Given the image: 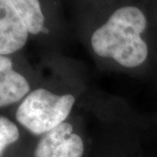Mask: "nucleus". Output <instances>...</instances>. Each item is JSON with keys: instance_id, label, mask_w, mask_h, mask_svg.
<instances>
[{"instance_id": "nucleus-1", "label": "nucleus", "mask_w": 157, "mask_h": 157, "mask_svg": "<svg viewBox=\"0 0 157 157\" xmlns=\"http://www.w3.org/2000/svg\"><path fill=\"white\" fill-rule=\"evenodd\" d=\"M88 14L93 22L89 35L93 55L126 69L148 61L147 35L157 21V0H113Z\"/></svg>"}, {"instance_id": "nucleus-2", "label": "nucleus", "mask_w": 157, "mask_h": 157, "mask_svg": "<svg viewBox=\"0 0 157 157\" xmlns=\"http://www.w3.org/2000/svg\"><path fill=\"white\" fill-rule=\"evenodd\" d=\"M74 102L72 94H55L39 88L21 101L16 111V120L33 134H46L64 123Z\"/></svg>"}, {"instance_id": "nucleus-3", "label": "nucleus", "mask_w": 157, "mask_h": 157, "mask_svg": "<svg viewBox=\"0 0 157 157\" xmlns=\"http://www.w3.org/2000/svg\"><path fill=\"white\" fill-rule=\"evenodd\" d=\"M83 140L69 123H62L44 137L36 147V157H82Z\"/></svg>"}, {"instance_id": "nucleus-4", "label": "nucleus", "mask_w": 157, "mask_h": 157, "mask_svg": "<svg viewBox=\"0 0 157 157\" xmlns=\"http://www.w3.org/2000/svg\"><path fill=\"white\" fill-rule=\"evenodd\" d=\"M29 29L10 0H0V55L6 56L22 49Z\"/></svg>"}, {"instance_id": "nucleus-5", "label": "nucleus", "mask_w": 157, "mask_h": 157, "mask_svg": "<svg viewBox=\"0 0 157 157\" xmlns=\"http://www.w3.org/2000/svg\"><path fill=\"white\" fill-rule=\"evenodd\" d=\"M29 92V83L13 69L8 57L0 55V108L21 101Z\"/></svg>"}, {"instance_id": "nucleus-6", "label": "nucleus", "mask_w": 157, "mask_h": 157, "mask_svg": "<svg viewBox=\"0 0 157 157\" xmlns=\"http://www.w3.org/2000/svg\"><path fill=\"white\" fill-rule=\"evenodd\" d=\"M25 21L31 35L48 34L46 15L41 0H10Z\"/></svg>"}, {"instance_id": "nucleus-7", "label": "nucleus", "mask_w": 157, "mask_h": 157, "mask_svg": "<svg viewBox=\"0 0 157 157\" xmlns=\"http://www.w3.org/2000/svg\"><path fill=\"white\" fill-rule=\"evenodd\" d=\"M19 138V131L10 120L0 117V157L7 146L16 142Z\"/></svg>"}, {"instance_id": "nucleus-8", "label": "nucleus", "mask_w": 157, "mask_h": 157, "mask_svg": "<svg viewBox=\"0 0 157 157\" xmlns=\"http://www.w3.org/2000/svg\"><path fill=\"white\" fill-rule=\"evenodd\" d=\"M80 1L83 4H85L86 10L89 13L96 10L98 8H101L102 6L106 5L108 3L113 1V0H80Z\"/></svg>"}]
</instances>
